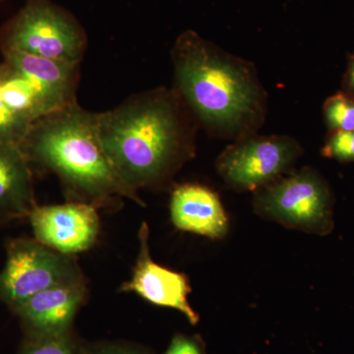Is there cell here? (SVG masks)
Returning a JSON list of instances; mask_svg holds the SVG:
<instances>
[{
    "instance_id": "1",
    "label": "cell",
    "mask_w": 354,
    "mask_h": 354,
    "mask_svg": "<svg viewBox=\"0 0 354 354\" xmlns=\"http://www.w3.org/2000/svg\"><path fill=\"white\" fill-rule=\"evenodd\" d=\"M97 127L114 169L136 192L165 187L196 153L199 124L172 88L140 93L97 113Z\"/></svg>"
},
{
    "instance_id": "2",
    "label": "cell",
    "mask_w": 354,
    "mask_h": 354,
    "mask_svg": "<svg viewBox=\"0 0 354 354\" xmlns=\"http://www.w3.org/2000/svg\"><path fill=\"white\" fill-rule=\"evenodd\" d=\"M174 88L199 127L230 141L256 134L265 123L268 95L252 62L186 31L171 50Z\"/></svg>"
},
{
    "instance_id": "3",
    "label": "cell",
    "mask_w": 354,
    "mask_h": 354,
    "mask_svg": "<svg viewBox=\"0 0 354 354\" xmlns=\"http://www.w3.org/2000/svg\"><path fill=\"white\" fill-rule=\"evenodd\" d=\"M29 162L59 177L75 202L95 208L127 198L145 206L127 185L104 152L97 127V113L77 102L36 121L20 144Z\"/></svg>"
},
{
    "instance_id": "4",
    "label": "cell",
    "mask_w": 354,
    "mask_h": 354,
    "mask_svg": "<svg viewBox=\"0 0 354 354\" xmlns=\"http://www.w3.org/2000/svg\"><path fill=\"white\" fill-rule=\"evenodd\" d=\"M0 39L4 53H27L74 65H80L87 48V35L80 22L50 0H28L4 26Z\"/></svg>"
},
{
    "instance_id": "5",
    "label": "cell",
    "mask_w": 354,
    "mask_h": 354,
    "mask_svg": "<svg viewBox=\"0 0 354 354\" xmlns=\"http://www.w3.org/2000/svg\"><path fill=\"white\" fill-rule=\"evenodd\" d=\"M333 196L318 171L304 167L255 191L254 211L290 230L327 235L334 228Z\"/></svg>"
},
{
    "instance_id": "6",
    "label": "cell",
    "mask_w": 354,
    "mask_h": 354,
    "mask_svg": "<svg viewBox=\"0 0 354 354\" xmlns=\"http://www.w3.org/2000/svg\"><path fill=\"white\" fill-rule=\"evenodd\" d=\"M301 153L302 147L293 137L256 133L228 145L218 156L216 169L232 189L255 192L292 171Z\"/></svg>"
},
{
    "instance_id": "7",
    "label": "cell",
    "mask_w": 354,
    "mask_h": 354,
    "mask_svg": "<svg viewBox=\"0 0 354 354\" xmlns=\"http://www.w3.org/2000/svg\"><path fill=\"white\" fill-rule=\"evenodd\" d=\"M81 279L80 269L69 255L36 239H17L7 247L0 272V299L14 308L41 291Z\"/></svg>"
},
{
    "instance_id": "8",
    "label": "cell",
    "mask_w": 354,
    "mask_h": 354,
    "mask_svg": "<svg viewBox=\"0 0 354 354\" xmlns=\"http://www.w3.org/2000/svg\"><path fill=\"white\" fill-rule=\"evenodd\" d=\"M97 208L83 202L36 206L30 223L36 241L64 255H73L95 245L100 234Z\"/></svg>"
},
{
    "instance_id": "9",
    "label": "cell",
    "mask_w": 354,
    "mask_h": 354,
    "mask_svg": "<svg viewBox=\"0 0 354 354\" xmlns=\"http://www.w3.org/2000/svg\"><path fill=\"white\" fill-rule=\"evenodd\" d=\"M148 225L144 223L139 230L140 250L130 281L120 290L134 292L150 304L176 309L186 317L190 324L197 325L199 315L193 310L188 295L191 292L189 279L181 272L167 269L151 257Z\"/></svg>"
},
{
    "instance_id": "10",
    "label": "cell",
    "mask_w": 354,
    "mask_h": 354,
    "mask_svg": "<svg viewBox=\"0 0 354 354\" xmlns=\"http://www.w3.org/2000/svg\"><path fill=\"white\" fill-rule=\"evenodd\" d=\"M86 297L84 279L41 291L14 307L30 337H55L71 332Z\"/></svg>"
},
{
    "instance_id": "11",
    "label": "cell",
    "mask_w": 354,
    "mask_h": 354,
    "mask_svg": "<svg viewBox=\"0 0 354 354\" xmlns=\"http://www.w3.org/2000/svg\"><path fill=\"white\" fill-rule=\"evenodd\" d=\"M171 218L177 230L220 241L230 230V221L220 196L207 186L186 183L171 193Z\"/></svg>"
},
{
    "instance_id": "12",
    "label": "cell",
    "mask_w": 354,
    "mask_h": 354,
    "mask_svg": "<svg viewBox=\"0 0 354 354\" xmlns=\"http://www.w3.org/2000/svg\"><path fill=\"white\" fill-rule=\"evenodd\" d=\"M29 162L19 144L0 141V221L29 216L36 208Z\"/></svg>"
},
{
    "instance_id": "13",
    "label": "cell",
    "mask_w": 354,
    "mask_h": 354,
    "mask_svg": "<svg viewBox=\"0 0 354 354\" xmlns=\"http://www.w3.org/2000/svg\"><path fill=\"white\" fill-rule=\"evenodd\" d=\"M6 64L44 88L62 109L75 104L79 65L6 51Z\"/></svg>"
},
{
    "instance_id": "14",
    "label": "cell",
    "mask_w": 354,
    "mask_h": 354,
    "mask_svg": "<svg viewBox=\"0 0 354 354\" xmlns=\"http://www.w3.org/2000/svg\"><path fill=\"white\" fill-rule=\"evenodd\" d=\"M324 118L330 132L354 131V99L337 93L326 100Z\"/></svg>"
},
{
    "instance_id": "15",
    "label": "cell",
    "mask_w": 354,
    "mask_h": 354,
    "mask_svg": "<svg viewBox=\"0 0 354 354\" xmlns=\"http://www.w3.org/2000/svg\"><path fill=\"white\" fill-rule=\"evenodd\" d=\"M80 349L70 332L55 337H30L20 354H79Z\"/></svg>"
},
{
    "instance_id": "16",
    "label": "cell",
    "mask_w": 354,
    "mask_h": 354,
    "mask_svg": "<svg viewBox=\"0 0 354 354\" xmlns=\"http://www.w3.org/2000/svg\"><path fill=\"white\" fill-rule=\"evenodd\" d=\"M34 123L16 113L1 100L0 93V141L20 144Z\"/></svg>"
},
{
    "instance_id": "17",
    "label": "cell",
    "mask_w": 354,
    "mask_h": 354,
    "mask_svg": "<svg viewBox=\"0 0 354 354\" xmlns=\"http://www.w3.org/2000/svg\"><path fill=\"white\" fill-rule=\"evenodd\" d=\"M322 155L339 162H354V131L330 132Z\"/></svg>"
},
{
    "instance_id": "18",
    "label": "cell",
    "mask_w": 354,
    "mask_h": 354,
    "mask_svg": "<svg viewBox=\"0 0 354 354\" xmlns=\"http://www.w3.org/2000/svg\"><path fill=\"white\" fill-rule=\"evenodd\" d=\"M79 354H149V351L129 342H104L81 348Z\"/></svg>"
},
{
    "instance_id": "19",
    "label": "cell",
    "mask_w": 354,
    "mask_h": 354,
    "mask_svg": "<svg viewBox=\"0 0 354 354\" xmlns=\"http://www.w3.org/2000/svg\"><path fill=\"white\" fill-rule=\"evenodd\" d=\"M164 354H205V351L196 337L178 334L174 335Z\"/></svg>"
},
{
    "instance_id": "20",
    "label": "cell",
    "mask_w": 354,
    "mask_h": 354,
    "mask_svg": "<svg viewBox=\"0 0 354 354\" xmlns=\"http://www.w3.org/2000/svg\"><path fill=\"white\" fill-rule=\"evenodd\" d=\"M344 87L346 94L354 99V55L349 60L348 70L344 76Z\"/></svg>"
}]
</instances>
